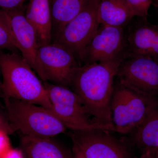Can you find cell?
<instances>
[{"label": "cell", "mask_w": 158, "mask_h": 158, "mask_svg": "<svg viewBox=\"0 0 158 158\" xmlns=\"http://www.w3.org/2000/svg\"><path fill=\"white\" fill-rule=\"evenodd\" d=\"M125 57V52L110 61L81 65L71 82L69 88L100 124L114 127L110 109L113 80Z\"/></svg>", "instance_id": "cell-1"}, {"label": "cell", "mask_w": 158, "mask_h": 158, "mask_svg": "<svg viewBox=\"0 0 158 158\" xmlns=\"http://www.w3.org/2000/svg\"><path fill=\"white\" fill-rule=\"evenodd\" d=\"M19 52L0 51L3 97L16 99L52 109L47 91L33 69Z\"/></svg>", "instance_id": "cell-2"}, {"label": "cell", "mask_w": 158, "mask_h": 158, "mask_svg": "<svg viewBox=\"0 0 158 158\" xmlns=\"http://www.w3.org/2000/svg\"><path fill=\"white\" fill-rule=\"evenodd\" d=\"M158 108L155 95L139 93L119 84L113 90L110 103L115 132L131 134Z\"/></svg>", "instance_id": "cell-3"}, {"label": "cell", "mask_w": 158, "mask_h": 158, "mask_svg": "<svg viewBox=\"0 0 158 158\" xmlns=\"http://www.w3.org/2000/svg\"><path fill=\"white\" fill-rule=\"evenodd\" d=\"M10 120L25 136L52 138L67 128L46 108L10 98L4 97Z\"/></svg>", "instance_id": "cell-4"}, {"label": "cell", "mask_w": 158, "mask_h": 158, "mask_svg": "<svg viewBox=\"0 0 158 158\" xmlns=\"http://www.w3.org/2000/svg\"><path fill=\"white\" fill-rule=\"evenodd\" d=\"M52 109L49 110L67 128L71 130L102 129L115 131L114 127L100 124L88 113L76 94L70 88L45 82Z\"/></svg>", "instance_id": "cell-5"}, {"label": "cell", "mask_w": 158, "mask_h": 158, "mask_svg": "<svg viewBox=\"0 0 158 158\" xmlns=\"http://www.w3.org/2000/svg\"><path fill=\"white\" fill-rule=\"evenodd\" d=\"M100 0H90L81 12L68 23L52 43L65 47L79 61L81 54L99 28L98 6Z\"/></svg>", "instance_id": "cell-6"}, {"label": "cell", "mask_w": 158, "mask_h": 158, "mask_svg": "<svg viewBox=\"0 0 158 158\" xmlns=\"http://www.w3.org/2000/svg\"><path fill=\"white\" fill-rule=\"evenodd\" d=\"M102 129L72 130L70 137L85 158H132L129 145Z\"/></svg>", "instance_id": "cell-7"}, {"label": "cell", "mask_w": 158, "mask_h": 158, "mask_svg": "<svg viewBox=\"0 0 158 158\" xmlns=\"http://www.w3.org/2000/svg\"><path fill=\"white\" fill-rule=\"evenodd\" d=\"M38 58L44 82L69 88L74 75L81 66L70 51L63 46L51 42L39 46Z\"/></svg>", "instance_id": "cell-8"}, {"label": "cell", "mask_w": 158, "mask_h": 158, "mask_svg": "<svg viewBox=\"0 0 158 158\" xmlns=\"http://www.w3.org/2000/svg\"><path fill=\"white\" fill-rule=\"evenodd\" d=\"M116 75L119 84L139 93H158V59L128 56L121 62Z\"/></svg>", "instance_id": "cell-9"}, {"label": "cell", "mask_w": 158, "mask_h": 158, "mask_svg": "<svg viewBox=\"0 0 158 158\" xmlns=\"http://www.w3.org/2000/svg\"><path fill=\"white\" fill-rule=\"evenodd\" d=\"M101 25L81 54L79 61L84 65L110 61L126 51L123 27Z\"/></svg>", "instance_id": "cell-10"}, {"label": "cell", "mask_w": 158, "mask_h": 158, "mask_svg": "<svg viewBox=\"0 0 158 158\" xmlns=\"http://www.w3.org/2000/svg\"><path fill=\"white\" fill-rule=\"evenodd\" d=\"M11 31L21 55L42 81L44 76L38 58V45L35 30L26 19L23 7L7 12Z\"/></svg>", "instance_id": "cell-11"}, {"label": "cell", "mask_w": 158, "mask_h": 158, "mask_svg": "<svg viewBox=\"0 0 158 158\" xmlns=\"http://www.w3.org/2000/svg\"><path fill=\"white\" fill-rule=\"evenodd\" d=\"M125 56L158 59V25L146 22L135 24L127 36Z\"/></svg>", "instance_id": "cell-12"}, {"label": "cell", "mask_w": 158, "mask_h": 158, "mask_svg": "<svg viewBox=\"0 0 158 158\" xmlns=\"http://www.w3.org/2000/svg\"><path fill=\"white\" fill-rule=\"evenodd\" d=\"M25 14L37 34L38 45L52 42L50 0H29Z\"/></svg>", "instance_id": "cell-13"}, {"label": "cell", "mask_w": 158, "mask_h": 158, "mask_svg": "<svg viewBox=\"0 0 158 158\" xmlns=\"http://www.w3.org/2000/svg\"><path fill=\"white\" fill-rule=\"evenodd\" d=\"M21 148L25 158H73L72 152L59 145L52 138L24 135Z\"/></svg>", "instance_id": "cell-14"}, {"label": "cell", "mask_w": 158, "mask_h": 158, "mask_svg": "<svg viewBox=\"0 0 158 158\" xmlns=\"http://www.w3.org/2000/svg\"><path fill=\"white\" fill-rule=\"evenodd\" d=\"M90 0H50L52 40L76 17Z\"/></svg>", "instance_id": "cell-15"}, {"label": "cell", "mask_w": 158, "mask_h": 158, "mask_svg": "<svg viewBox=\"0 0 158 158\" xmlns=\"http://www.w3.org/2000/svg\"><path fill=\"white\" fill-rule=\"evenodd\" d=\"M98 14L100 24L121 27L134 16L125 0H100Z\"/></svg>", "instance_id": "cell-16"}, {"label": "cell", "mask_w": 158, "mask_h": 158, "mask_svg": "<svg viewBox=\"0 0 158 158\" xmlns=\"http://www.w3.org/2000/svg\"><path fill=\"white\" fill-rule=\"evenodd\" d=\"M131 134L134 144L141 154L155 152L158 148V108Z\"/></svg>", "instance_id": "cell-17"}, {"label": "cell", "mask_w": 158, "mask_h": 158, "mask_svg": "<svg viewBox=\"0 0 158 158\" xmlns=\"http://www.w3.org/2000/svg\"><path fill=\"white\" fill-rule=\"evenodd\" d=\"M5 50L19 52L11 31L9 15L6 11L0 9V51Z\"/></svg>", "instance_id": "cell-18"}, {"label": "cell", "mask_w": 158, "mask_h": 158, "mask_svg": "<svg viewBox=\"0 0 158 158\" xmlns=\"http://www.w3.org/2000/svg\"><path fill=\"white\" fill-rule=\"evenodd\" d=\"M133 15L141 17L144 20L147 19L148 11L153 0H125Z\"/></svg>", "instance_id": "cell-19"}, {"label": "cell", "mask_w": 158, "mask_h": 158, "mask_svg": "<svg viewBox=\"0 0 158 158\" xmlns=\"http://www.w3.org/2000/svg\"><path fill=\"white\" fill-rule=\"evenodd\" d=\"M16 131L17 128L10 120L7 112L5 113L0 109V133L9 135L13 134Z\"/></svg>", "instance_id": "cell-20"}, {"label": "cell", "mask_w": 158, "mask_h": 158, "mask_svg": "<svg viewBox=\"0 0 158 158\" xmlns=\"http://www.w3.org/2000/svg\"><path fill=\"white\" fill-rule=\"evenodd\" d=\"M26 0H0V9L8 11L23 7Z\"/></svg>", "instance_id": "cell-21"}, {"label": "cell", "mask_w": 158, "mask_h": 158, "mask_svg": "<svg viewBox=\"0 0 158 158\" xmlns=\"http://www.w3.org/2000/svg\"><path fill=\"white\" fill-rule=\"evenodd\" d=\"M11 148L8 135L0 133V158Z\"/></svg>", "instance_id": "cell-22"}, {"label": "cell", "mask_w": 158, "mask_h": 158, "mask_svg": "<svg viewBox=\"0 0 158 158\" xmlns=\"http://www.w3.org/2000/svg\"><path fill=\"white\" fill-rule=\"evenodd\" d=\"M72 154L73 158H85L78 148L75 144H73Z\"/></svg>", "instance_id": "cell-23"}, {"label": "cell", "mask_w": 158, "mask_h": 158, "mask_svg": "<svg viewBox=\"0 0 158 158\" xmlns=\"http://www.w3.org/2000/svg\"><path fill=\"white\" fill-rule=\"evenodd\" d=\"M135 158H154V154L148 152L143 153L140 156Z\"/></svg>", "instance_id": "cell-24"}, {"label": "cell", "mask_w": 158, "mask_h": 158, "mask_svg": "<svg viewBox=\"0 0 158 158\" xmlns=\"http://www.w3.org/2000/svg\"><path fill=\"white\" fill-rule=\"evenodd\" d=\"M152 4H153L155 6L158 7V0H153Z\"/></svg>", "instance_id": "cell-25"}, {"label": "cell", "mask_w": 158, "mask_h": 158, "mask_svg": "<svg viewBox=\"0 0 158 158\" xmlns=\"http://www.w3.org/2000/svg\"><path fill=\"white\" fill-rule=\"evenodd\" d=\"M154 158H158V148L155 152Z\"/></svg>", "instance_id": "cell-26"}, {"label": "cell", "mask_w": 158, "mask_h": 158, "mask_svg": "<svg viewBox=\"0 0 158 158\" xmlns=\"http://www.w3.org/2000/svg\"><path fill=\"white\" fill-rule=\"evenodd\" d=\"M0 74H1V68H0Z\"/></svg>", "instance_id": "cell-27"}]
</instances>
